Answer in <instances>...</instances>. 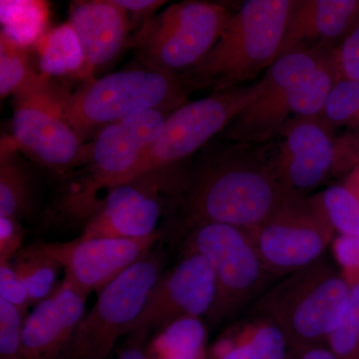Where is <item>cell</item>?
Returning a JSON list of instances; mask_svg holds the SVG:
<instances>
[{
  "label": "cell",
  "mask_w": 359,
  "mask_h": 359,
  "mask_svg": "<svg viewBox=\"0 0 359 359\" xmlns=\"http://www.w3.org/2000/svg\"><path fill=\"white\" fill-rule=\"evenodd\" d=\"M222 140L187 168L175 207L190 230L224 224L250 231L295 193L283 185L273 162V142Z\"/></svg>",
  "instance_id": "6da1fadb"
},
{
  "label": "cell",
  "mask_w": 359,
  "mask_h": 359,
  "mask_svg": "<svg viewBox=\"0 0 359 359\" xmlns=\"http://www.w3.org/2000/svg\"><path fill=\"white\" fill-rule=\"evenodd\" d=\"M266 88L218 137L241 143L275 141L292 118L320 116L337 80L332 49L290 52L264 74Z\"/></svg>",
  "instance_id": "7a4b0ae2"
},
{
  "label": "cell",
  "mask_w": 359,
  "mask_h": 359,
  "mask_svg": "<svg viewBox=\"0 0 359 359\" xmlns=\"http://www.w3.org/2000/svg\"><path fill=\"white\" fill-rule=\"evenodd\" d=\"M297 0H248L233 13L211 50L179 74L189 93L245 86L278 57Z\"/></svg>",
  "instance_id": "3957f363"
},
{
  "label": "cell",
  "mask_w": 359,
  "mask_h": 359,
  "mask_svg": "<svg viewBox=\"0 0 359 359\" xmlns=\"http://www.w3.org/2000/svg\"><path fill=\"white\" fill-rule=\"evenodd\" d=\"M351 289L341 271L323 256L283 276L259 297L252 314L275 323L290 351L321 346L346 314Z\"/></svg>",
  "instance_id": "277c9868"
},
{
  "label": "cell",
  "mask_w": 359,
  "mask_h": 359,
  "mask_svg": "<svg viewBox=\"0 0 359 359\" xmlns=\"http://www.w3.org/2000/svg\"><path fill=\"white\" fill-rule=\"evenodd\" d=\"M189 94L179 74L140 59L65 95L63 112L81 133L144 111L181 107Z\"/></svg>",
  "instance_id": "5b68a950"
},
{
  "label": "cell",
  "mask_w": 359,
  "mask_h": 359,
  "mask_svg": "<svg viewBox=\"0 0 359 359\" xmlns=\"http://www.w3.org/2000/svg\"><path fill=\"white\" fill-rule=\"evenodd\" d=\"M264 88L263 76L257 83L211 93L182 105L168 116L157 138L122 184L154 170L189 164V159L223 133Z\"/></svg>",
  "instance_id": "8992f818"
},
{
  "label": "cell",
  "mask_w": 359,
  "mask_h": 359,
  "mask_svg": "<svg viewBox=\"0 0 359 359\" xmlns=\"http://www.w3.org/2000/svg\"><path fill=\"white\" fill-rule=\"evenodd\" d=\"M335 130L321 116L292 118L285 125L273 141V162L287 190L308 195L359 164L355 135L337 136Z\"/></svg>",
  "instance_id": "52a82bcc"
},
{
  "label": "cell",
  "mask_w": 359,
  "mask_h": 359,
  "mask_svg": "<svg viewBox=\"0 0 359 359\" xmlns=\"http://www.w3.org/2000/svg\"><path fill=\"white\" fill-rule=\"evenodd\" d=\"M233 11L216 2L187 0L145 21L134 40L140 59L182 74L218 41Z\"/></svg>",
  "instance_id": "ba28073f"
},
{
  "label": "cell",
  "mask_w": 359,
  "mask_h": 359,
  "mask_svg": "<svg viewBox=\"0 0 359 359\" xmlns=\"http://www.w3.org/2000/svg\"><path fill=\"white\" fill-rule=\"evenodd\" d=\"M187 250L207 259L216 292L208 320L219 325L240 313L263 289L269 275L249 231L224 224H205L190 230Z\"/></svg>",
  "instance_id": "9c48e42d"
},
{
  "label": "cell",
  "mask_w": 359,
  "mask_h": 359,
  "mask_svg": "<svg viewBox=\"0 0 359 359\" xmlns=\"http://www.w3.org/2000/svg\"><path fill=\"white\" fill-rule=\"evenodd\" d=\"M163 257L150 252L98 292L78 325L65 359H106L126 335L162 278Z\"/></svg>",
  "instance_id": "30bf717a"
},
{
  "label": "cell",
  "mask_w": 359,
  "mask_h": 359,
  "mask_svg": "<svg viewBox=\"0 0 359 359\" xmlns=\"http://www.w3.org/2000/svg\"><path fill=\"white\" fill-rule=\"evenodd\" d=\"M249 231L264 269L285 276L323 257L335 231L318 195L294 194L263 223Z\"/></svg>",
  "instance_id": "8fae6325"
},
{
  "label": "cell",
  "mask_w": 359,
  "mask_h": 359,
  "mask_svg": "<svg viewBox=\"0 0 359 359\" xmlns=\"http://www.w3.org/2000/svg\"><path fill=\"white\" fill-rule=\"evenodd\" d=\"M188 165L154 170L110 189L87 219L81 240L141 238L156 233L167 201L175 205Z\"/></svg>",
  "instance_id": "7c38bea8"
},
{
  "label": "cell",
  "mask_w": 359,
  "mask_h": 359,
  "mask_svg": "<svg viewBox=\"0 0 359 359\" xmlns=\"http://www.w3.org/2000/svg\"><path fill=\"white\" fill-rule=\"evenodd\" d=\"M178 108L164 107L127 116L106 125L88 149L89 178L73 196L74 209L84 217L94 211L96 193L121 185L149 146L159 135L168 116Z\"/></svg>",
  "instance_id": "4fadbf2b"
},
{
  "label": "cell",
  "mask_w": 359,
  "mask_h": 359,
  "mask_svg": "<svg viewBox=\"0 0 359 359\" xmlns=\"http://www.w3.org/2000/svg\"><path fill=\"white\" fill-rule=\"evenodd\" d=\"M65 95H58L49 81L15 96L11 138L20 150L40 164L65 169L83 154L81 137L63 112Z\"/></svg>",
  "instance_id": "5bb4252c"
},
{
  "label": "cell",
  "mask_w": 359,
  "mask_h": 359,
  "mask_svg": "<svg viewBox=\"0 0 359 359\" xmlns=\"http://www.w3.org/2000/svg\"><path fill=\"white\" fill-rule=\"evenodd\" d=\"M215 292L214 273L207 259L187 250L183 259L161 278L126 335L141 344L156 330H164L184 318L207 316Z\"/></svg>",
  "instance_id": "9a60e30c"
},
{
  "label": "cell",
  "mask_w": 359,
  "mask_h": 359,
  "mask_svg": "<svg viewBox=\"0 0 359 359\" xmlns=\"http://www.w3.org/2000/svg\"><path fill=\"white\" fill-rule=\"evenodd\" d=\"M162 235L141 238H77L65 243H42L37 249L65 269V280L89 294L100 292L130 266L147 256Z\"/></svg>",
  "instance_id": "2e32d148"
},
{
  "label": "cell",
  "mask_w": 359,
  "mask_h": 359,
  "mask_svg": "<svg viewBox=\"0 0 359 359\" xmlns=\"http://www.w3.org/2000/svg\"><path fill=\"white\" fill-rule=\"evenodd\" d=\"M86 292L63 280L25 318L22 359H65L85 316Z\"/></svg>",
  "instance_id": "e0dca14e"
},
{
  "label": "cell",
  "mask_w": 359,
  "mask_h": 359,
  "mask_svg": "<svg viewBox=\"0 0 359 359\" xmlns=\"http://www.w3.org/2000/svg\"><path fill=\"white\" fill-rule=\"evenodd\" d=\"M358 25L359 0H297L278 57L294 51L334 49Z\"/></svg>",
  "instance_id": "ac0fdd59"
},
{
  "label": "cell",
  "mask_w": 359,
  "mask_h": 359,
  "mask_svg": "<svg viewBox=\"0 0 359 359\" xmlns=\"http://www.w3.org/2000/svg\"><path fill=\"white\" fill-rule=\"evenodd\" d=\"M69 21L85 55L83 78L110 63L121 52L131 29L129 14L112 0L71 2Z\"/></svg>",
  "instance_id": "d6986e66"
},
{
  "label": "cell",
  "mask_w": 359,
  "mask_h": 359,
  "mask_svg": "<svg viewBox=\"0 0 359 359\" xmlns=\"http://www.w3.org/2000/svg\"><path fill=\"white\" fill-rule=\"evenodd\" d=\"M40 73L44 77L83 78L85 55L70 21L45 32L36 44Z\"/></svg>",
  "instance_id": "ffe728a7"
},
{
  "label": "cell",
  "mask_w": 359,
  "mask_h": 359,
  "mask_svg": "<svg viewBox=\"0 0 359 359\" xmlns=\"http://www.w3.org/2000/svg\"><path fill=\"white\" fill-rule=\"evenodd\" d=\"M20 149L11 137L1 140L0 149V217L21 219L32 209V182L20 161Z\"/></svg>",
  "instance_id": "44dd1931"
},
{
  "label": "cell",
  "mask_w": 359,
  "mask_h": 359,
  "mask_svg": "<svg viewBox=\"0 0 359 359\" xmlns=\"http://www.w3.org/2000/svg\"><path fill=\"white\" fill-rule=\"evenodd\" d=\"M49 13L48 2L42 0H1V32L22 48L36 46L45 34Z\"/></svg>",
  "instance_id": "7402d4cb"
},
{
  "label": "cell",
  "mask_w": 359,
  "mask_h": 359,
  "mask_svg": "<svg viewBox=\"0 0 359 359\" xmlns=\"http://www.w3.org/2000/svg\"><path fill=\"white\" fill-rule=\"evenodd\" d=\"M164 330L145 351L149 359H208L205 330L199 318H184Z\"/></svg>",
  "instance_id": "603a6c76"
},
{
  "label": "cell",
  "mask_w": 359,
  "mask_h": 359,
  "mask_svg": "<svg viewBox=\"0 0 359 359\" xmlns=\"http://www.w3.org/2000/svg\"><path fill=\"white\" fill-rule=\"evenodd\" d=\"M11 264L25 287L32 306L44 301L57 289L56 283L61 266L42 254L36 245L21 249Z\"/></svg>",
  "instance_id": "cb8c5ba5"
},
{
  "label": "cell",
  "mask_w": 359,
  "mask_h": 359,
  "mask_svg": "<svg viewBox=\"0 0 359 359\" xmlns=\"http://www.w3.org/2000/svg\"><path fill=\"white\" fill-rule=\"evenodd\" d=\"M27 49L14 43L0 32V95L18 96L37 88L49 81L41 73L33 69L28 59Z\"/></svg>",
  "instance_id": "d4e9b609"
},
{
  "label": "cell",
  "mask_w": 359,
  "mask_h": 359,
  "mask_svg": "<svg viewBox=\"0 0 359 359\" xmlns=\"http://www.w3.org/2000/svg\"><path fill=\"white\" fill-rule=\"evenodd\" d=\"M236 337L254 347L263 359H289L290 347L285 334L275 323L263 316L249 318L229 328Z\"/></svg>",
  "instance_id": "484cf974"
},
{
  "label": "cell",
  "mask_w": 359,
  "mask_h": 359,
  "mask_svg": "<svg viewBox=\"0 0 359 359\" xmlns=\"http://www.w3.org/2000/svg\"><path fill=\"white\" fill-rule=\"evenodd\" d=\"M325 216L339 236H359V198L344 184L318 194Z\"/></svg>",
  "instance_id": "4316f807"
},
{
  "label": "cell",
  "mask_w": 359,
  "mask_h": 359,
  "mask_svg": "<svg viewBox=\"0 0 359 359\" xmlns=\"http://www.w3.org/2000/svg\"><path fill=\"white\" fill-rule=\"evenodd\" d=\"M320 116L335 129L359 132V81L337 80Z\"/></svg>",
  "instance_id": "83f0119b"
},
{
  "label": "cell",
  "mask_w": 359,
  "mask_h": 359,
  "mask_svg": "<svg viewBox=\"0 0 359 359\" xmlns=\"http://www.w3.org/2000/svg\"><path fill=\"white\" fill-rule=\"evenodd\" d=\"M325 346L339 359H359V283L351 289L346 313Z\"/></svg>",
  "instance_id": "f1b7e54d"
},
{
  "label": "cell",
  "mask_w": 359,
  "mask_h": 359,
  "mask_svg": "<svg viewBox=\"0 0 359 359\" xmlns=\"http://www.w3.org/2000/svg\"><path fill=\"white\" fill-rule=\"evenodd\" d=\"M25 314L0 299V359H22Z\"/></svg>",
  "instance_id": "f546056e"
},
{
  "label": "cell",
  "mask_w": 359,
  "mask_h": 359,
  "mask_svg": "<svg viewBox=\"0 0 359 359\" xmlns=\"http://www.w3.org/2000/svg\"><path fill=\"white\" fill-rule=\"evenodd\" d=\"M337 80L359 81V25L332 51Z\"/></svg>",
  "instance_id": "4dcf8cb0"
},
{
  "label": "cell",
  "mask_w": 359,
  "mask_h": 359,
  "mask_svg": "<svg viewBox=\"0 0 359 359\" xmlns=\"http://www.w3.org/2000/svg\"><path fill=\"white\" fill-rule=\"evenodd\" d=\"M340 271L353 287L359 283V236H339L332 242Z\"/></svg>",
  "instance_id": "1f68e13d"
},
{
  "label": "cell",
  "mask_w": 359,
  "mask_h": 359,
  "mask_svg": "<svg viewBox=\"0 0 359 359\" xmlns=\"http://www.w3.org/2000/svg\"><path fill=\"white\" fill-rule=\"evenodd\" d=\"M0 299H6L27 316V309L32 306L23 283L16 275L11 262L0 263Z\"/></svg>",
  "instance_id": "d6a6232c"
},
{
  "label": "cell",
  "mask_w": 359,
  "mask_h": 359,
  "mask_svg": "<svg viewBox=\"0 0 359 359\" xmlns=\"http://www.w3.org/2000/svg\"><path fill=\"white\" fill-rule=\"evenodd\" d=\"M208 359H263L248 342L236 337L230 330L211 347Z\"/></svg>",
  "instance_id": "836d02e7"
},
{
  "label": "cell",
  "mask_w": 359,
  "mask_h": 359,
  "mask_svg": "<svg viewBox=\"0 0 359 359\" xmlns=\"http://www.w3.org/2000/svg\"><path fill=\"white\" fill-rule=\"evenodd\" d=\"M25 231L20 219L13 217H0V263L13 261L22 249Z\"/></svg>",
  "instance_id": "e575fe53"
},
{
  "label": "cell",
  "mask_w": 359,
  "mask_h": 359,
  "mask_svg": "<svg viewBox=\"0 0 359 359\" xmlns=\"http://www.w3.org/2000/svg\"><path fill=\"white\" fill-rule=\"evenodd\" d=\"M116 4L127 13H131L134 18H140L144 22L153 18V14L164 6L166 1H158V0H112Z\"/></svg>",
  "instance_id": "d590c367"
},
{
  "label": "cell",
  "mask_w": 359,
  "mask_h": 359,
  "mask_svg": "<svg viewBox=\"0 0 359 359\" xmlns=\"http://www.w3.org/2000/svg\"><path fill=\"white\" fill-rule=\"evenodd\" d=\"M289 359H339L325 344L290 351Z\"/></svg>",
  "instance_id": "8d00e7d4"
},
{
  "label": "cell",
  "mask_w": 359,
  "mask_h": 359,
  "mask_svg": "<svg viewBox=\"0 0 359 359\" xmlns=\"http://www.w3.org/2000/svg\"><path fill=\"white\" fill-rule=\"evenodd\" d=\"M118 359H149L147 353L141 347L140 342L132 341L129 346L121 349Z\"/></svg>",
  "instance_id": "74e56055"
},
{
  "label": "cell",
  "mask_w": 359,
  "mask_h": 359,
  "mask_svg": "<svg viewBox=\"0 0 359 359\" xmlns=\"http://www.w3.org/2000/svg\"><path fill=\"white\" fill-rule=\"evenodd\" d=\"M344 185H346L347 188L351 189L359 198V164L356 165V166L349 172L346 181L344 182Z\"/></svg>",
  "instance_id": "f35d334b"
},
{
  "label": "cell",
  "mask_w": 359,
  "mask_h": 359,
  "mask_svg": "<svg viewBox=\"0 0 359 359\" xmlns=\"http://www.w3.org/2000/svg\"><path fill=\"white\" fill-rule=\"evenodd\" d=\"M355 135L356 142H358V149H359V132H355L354 133Z\"/></svg>",
  "instance_id": "ab89813d"
}]
</instances>
